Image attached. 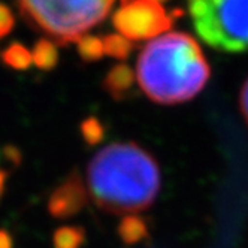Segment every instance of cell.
<instances>
[{"instance_id":"cell-16","label":"cell","mask_w":248,"mask_h":248,"mask_svg":"<svg viewBox=\"0 0 248 248\" xmlns=\"http://www.w3.org/2000/svg\"><path fill=\"white\" fill-rule=\"evenodd\" d=\"M3 155L8 162L14 163V165H20L21 163V158H23V154L20 151V148H16L14 145H6L3 148Z\"/></svg>"},{"instance_id":"cell-20","label":"cell","mask_w":248,"mask_h":248,"mask_svg":"<svg viewBox=\"0 0 248 248\" xmlns=\"http://www.w3.org/2000/svg\"><path fill=\"white\" fill-rule=\"evenodd\" d=\"M158 2H160V3H162V2H165V0H158Z\"/></svg>"},{"instance_id":"cell-3","label":"cell","mask_w":248,"mask_h":248,"mask_svg":"<svg viewBox=\"0 0 248 248\" xmlns=\"http://www.w3.org/2000/svg\"><path fill=\"white\" fill-rule=\"evenodd\" d=\"M24 20L56 45L78 42L102 23L114 0H18Z\"/></svg>"},{"instance_id":"cell-15","label":"cell","mask_w":248,"mask_h":248,"mask_svg":"<svg viewBox=\"0 0 248 248\" xmlns=\"http://www.w3.org/2000/svg\"><path fill=\"white\" fill-rule=\"evenodd\" d=\"M14 24H15V18L12 11L6 5L0 3V41L11 33Z\"/></svg>"},{"instance_id":"cell-17","label":"cell","mask_w":248,"mask_h":248,"mask_svg":"<svg viewBox=\"0 0 248 248\" xmlns=\"http://www.w3.org/2000/svg\"><path fill=\"white\" fill-rule=\"evenodd\" d=\"M239 106H241V111L242 115L248 124V78L245 79L242 88H241V93H239Z\"/></svg>"},{"instance_id":"cell-4","label":"cell","mask_w":248,"mask_h":248,"mask_svg":"<svg viewBox=\"0 0 248 248\" xmlns=\"http://www.w3.org/2000/svg\"><path fill=\"white\" fill-rule=\"evenodd\" d=\"M199 38L224 52L248 51V0H188Z\"/></svg>"},{"instance_id":"cell-1","label":"cell","mask_w":248,"mask_h":248,"mask_svg":"<svg viewBox=\"0 0 248 248\" xmlns=\"http://www.w3.org/2000/svg\"><path fill=\"white\" fill-rule=\"evenodd\" d=\"M87 187L94 203L114 214L150 208L160 190L155 158L135 142H114L100 150L87 169Z\"/></svg>"},{"instance_id":"cell-12","label":"cell","mask_w":248,"mask_h":248,"mask_svg":"<svg viewBox=\"0 0 248 248\" xmlns=\"http://www.w3.org/2000/svg\"><path fill=\"white\" fill-rule=\"evenodd\" d=\"M102 41L105 54L117 60H126L133 49V44L123 38L121 34H106L105 38H102Z\"/></svg>"},{"instance_id":"cell-7","label":"cell","mask_w":248,"mask_h":248,"mask_svg":"<svg viewBox=\"0 0 248 248\" xmlns=\"http://www.w3.org/2000/svg\"><path fill=\"white\" fill-rule=\"evenodd\" d=\"M135 79H136V74L132 70V67H129L124 63H120L106 74L102 85L103 90L112 99L123 100L133 90Z\"/></svg>"},{"instance_id":"cell-8","label":"cell","mask_w":248,"mask_h":248,"mask_svg":"<svg viewBox=\"0 0 248 248\" xmlns=\"http://www.w3.org/2000/svg\"><path fill=\"white\" fill-rule=\"evenodd\" d=\"M117 233L126 245H136L150 238L147 221L138 216H124L118 223Z\"/></svg>"},{"instance_id":"cell-14","label":"cell","mask_w":248,"mask_h":248,"mask_svg":"<svg viewBox=\"0 0 248 248\" xmlns=\"http://www.w3.org/2000/svg\"><path fill=\"white\" fill-rule=\"evenodd\" d=\"M81 135L87 145L96 147L105 139V126L96 117H88L81 123Z\"/></svg>"},{"instance_id":"cell-5","label":"cell","mask_w":248,"mask_h":248,"mask_svg":"<svg viewBox=\"0 0 248 248\" xmlns=\"http://www.w3.org/2000/svg\"><path fill=\"white\" fill-rule=\"evenodd\" d=\"M173 15L158 0H120L112 23L118 34L130 42L153 41L172 27Z\"/></svg>"},{"instance_id":"cell-13","label":"cell","mask_w":248,"mask_h":248,"mask_svg":"<svg viewBox=\"0 0 248 248\" xmlns=\"http://www.w3.org/2000/svg\"><path fill=\"white\" fill-rule=\"evenodd\" d=\"M78 46V54L84 62H97L105 56V51H103V41L102 38L97 36H88L85 34L84 38H81L77 42Z\"/></svg>"},{"instance_id":"cell-6","label":"cell","mask_w":248,"mask_h":248,"mask_svg":"<svg viewBox=\"0 0 248 248\" xmlns=\"http://www.w3.org/2000/svg\"><path fill=\"white\" fill-rule=\"evenodd\" d=\"M88 201V190L81 175L74 170L51 193L48 199V212L54 218H70L84 209Z\"/></svg>"},{"instance_id":"cell-9","label":"cell","mask_w":248,"mask_h":248,"mask_svg":"<svg viewBox=\"0 0 248 248\" xmlns=\"http://www.w3.org/2000/svg\"><path fill=\"white\" fill-rule=\"evenodd\" d=\"M31 60L36 67L42 70L54 69L59 63V51L56 44L46 38L39 39L31 49Z\"/></svg>"},{"instance_id":"cell-2","label":"cell","mask_w":248,"mask_h":248,"mask_svg":"<svg viewBox=\"0 0 248 248\" xmlns=\"http://www.w3.org/2000/svg\"><path fill=\"white\" fill-rule=\"evenodd\" d=\"M209 74L199 44L183 31L165 33L150 41L136 63L140 90L160 105L193 99L208 82Z\"/></svg>"},{"instance_id":"cell-19","label":"cell","mask_w":248,"mask_h":248,"mask_svg":"<svg viewBox=\"0 0 248 248\" xmlns=\"http://www.w3.org/2000/svg\"><path fill=\"white\" fill-rule=\"evenodd\" d=\"M6 180H8V172L0 169V199L3 198L5 194V188H6Z\"/></svg>"},{"instance_id":"cell-11","label":"cell","mask_w":248,"mask_h":248,"mask_svg":"<svg viewBox=\"0 0 248 248\" xmlns=\"http://www.w3.org/2000/svg\"><path fill=\"white\" fill-rule=\"evenodd\" d=\"M2 59L6 66L16 69V70H26L33 63L31 60V51H29L24 45L14 42L2 52Z\"/></svg>"},{"instance_id":"cell-18","label":"cell","mask_w":248,"mask_h":248,"mask_svg":"<svg viewBox=\"0 0 248 248\" xmlns=\"http://www.w3.org/2000/svg\"><path fill=\"white\" fill-rule=\"evenodd\" d=\"M0 248H12V238L6 230H0Z\"/></svg>"},{"instance_id":"cell-10","label":"cell","mask_w":248,"mask_h":248,"mask_svg":"<svg viewBox=\"0 0 248 248\" xmlns=\"http://www.w3.org/2000/svg\"><path fill=\"white\" fill-rule=\"evenodd\" d=\"M85 230L79 226H63L59 227L54 235H52V242L54 248H81L85 242Z\"/></svg>"}]
</instances>
